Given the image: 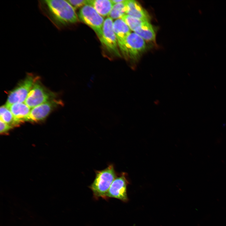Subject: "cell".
Returning a JSON list of instances; mask_svg holds the SVG:
<instances>
[{"instance_id":"cell-1","label":"cell","mask_w":226,"mask_h":226,"mask_svg":"<svg viewBox=\"0 0 226 226\" xmlns=\"http://www.w3.org/2000/svg\"><path fill=\"white\" fill-rule=\"evenodd\" d=\"M38 6L43 14L59 30L78 21L75 9L67 0H40Z\"/></svg>"},{"instance_id":"cell-2","label":"cell","mask_w":226,"mask_h":226,"mask_svg":"<svg viewBox=\"0 0 226 226\" xmlns=\"http://www.w3.org/2000/svg\"><path fill=\"white\" fill-rule=\"evenodd\" d=\"M95 178L89 186L94 199L101 198L107 200L106 194L112 183L117 177L114 165L110 164L105 169L95 171Z\"/></svg>"},{"instance_id":"cell-3","label":"cell","mask_w":226,"mask_h":226,"mask_svg":"<svg viewBox=\"0 0 226 226\" xmlns=\"http://www.w3.org/2000/svg\"><path fill=\"white\" fill-rule=\"evenodd\" d=\"M78 17L80 21L94 31L100 39L102 35L105 21L103 17L92 6L89 4L85 5L81 8Z\"/></svg>"},{"instance_id":"cell-4","label":"cell","mask_w":226,"mask_h":226,"mask_svg":"<svg viewBox=\"0 0 226 226\" xmlns=\"http://www.w3.org/2000/svg\"><path fill=\"white\" fill-rule=\"evenodd\" d=\"M144 40L135 32L131 33L126 38L120 50L126 58L136 60L146 49Z\"/></svg>"},{"instance_id":"cell-5","label":"cell","mask_w":226,"mask_h":226,"mask_svg":"<svg viewBox=\"0 0 226 226\" xmlns=\"http://www.w3.org/2000/svg\"><path fill=\"white\" fill-rule=\"evenodd\" d=\"M55 94L46 88L37 78L29 92L24 103L30 108L52 100Z\"/></svg>"},{"instance_id":"cell-6","label":"cell","mask_w":226,"mask_h":226,"mask_svg":"<svg viewBox=\"0 0 226 226\" xmlns=\"http://www.w3.org/2000/svg\"><path fill=\"white\" fill-rule=\"evenodd\" d=\"M37 78L33 74H28L25 78L10 92L5 105L24 102Z\"/></svg>"},{"instance_id":"cell-7","label":"cell","mask_w":226,"mask_h":226,"mask_svg":"<svg viewBox=\"0 0 226 226\" xmlns=\"http://www.w3.org/2000/svg\"><path fill=\"white\" fill-rule=\"evenodd\" d=\"M112 19L109 17L105 20L102 28V34L100 40L106 50L110 53L117 57L121 54L116 36L113 28Z\"/></svg>"},{"instance_id":"cell-8","label":"cell","mask_w":226,"mask_h":226,"mask_svg":"<svg viewBox=\"0 0 226 226\" xmlns=\"http://www.w3.org/2000/svg\"><path fill=\"white\" fill-rule=\"evenodd\" d=\"M129 184L126 174H120L112 183L106 194L107 200L110 198H116L123 202L128 201L127 187Z\"/></svg>"},{"instance_id":"cell-9","label":"cell","mask_w":226,"mask_h":226,"mask_svg":"<svg viewBox=\"0 0 226 226\" xmlns=\"http://www.w3.org/2000/svg\"><path fill=\"white\" fill-rule=\"evenodd\" d=\"M62 104L61 101L53 99L32 108L30 115V121L35 122L43 120L53 109Z\"/></svg>"},{"instance_id":"cell-10","label":"cell","mask_w":226,"mask_h":226,"mask_svg":"<svg viewBox=\"0 0 226 226\" xmlns=\"http://www.w3.org/2000/svg\"><path fill=\"white\" fill-rule=\"evenodd\" d=\"M6 106L11 111L15 120L19 123L30 121L31 110L24 102L14 103Z\"/></svg>"},{"instance_id":"cell-11","label":"cell","mask_w":226,"mask_h":226,"mask_svg":"<svg viewBox=\"0 0 226 226\" xmlns=\"http://www.w3.org/2000/svg\"><path fill=\"white\" fill-rule=\"evenodd\" d=\"M126 14L140 19L148 21L149 15L137 2L134 0L125 1Z\"/></svg>"},{"instance_id":"cell-12","label":"cell","mask_w":226,"mask_h":226,"mask_svg":"<svg viewBox=\"0 0 226 226\" xmlns=\"http://www.w3.org/2000/svg\"><path fill=\"white\" fill-rule=\"evenodd\" d=\"M113 28L118 47L121 50L124 45L126 38L131 33V30L121 19H117L114 21Z\"/></svg>"},{"instance_id":"cell-13","label":"cell","mask_w":226,"mask_h":226,"mask_svg":"<svg viewBox=\"0 0 226 226\" xmlns=\"http://www.w3.org/2000/svg\"><path fill=\"white\" fill-rule=\"evenodd\" d=\"M87 4L92 6L102 16L109 15L113 4L111 0H88Z\"/></svg>"},{"instance_id":"cell-14","label":"cell","mask_w":226,"mask_h":226,"mask_svg":"<svg viewBox=\"0 0 226 226\" xmlns=\"http://www.w3.org/2000/svg\"><path fill=\"white\" fill-rule=\"evenodd\" d=\"M143 40L148 41H154L155 34L153 27L148 21H145L134 32Z\"/></svg>"},{"instance_id":"cell-15","label":"cell","mask_w":226,"mask_h":226,"mask_svg":"<svg viewBox=\"0 0 226 226\" xmlns=\"http://www.w3.org/2000/svg\"><path fill=\"white\" fill-rule=\"evenodd\" d=\"M0 120L13 127L18 126L20 123L14 118L13 114L5 105L0 108Z\"/></svg>"},{"instance_id":"cell-16","label":"cell","mask_w":226,"mask_h":226,"mask_svg":"<svg viewBox=\"0 0 226 226\" xmlns=\"http://www.w3.org/2000/svg\"><path fill=\"white\" fill-rule=\"evenodd\" d=\"M125 1L113 5L109 16L112 19H121L126 14Z\"/></svg>"},{"instance_id":"cell-17","label":"cell","mask_w":226,"mask_h":226,"mask_svg":"<svg viewBox=\"0 0 226 226\" xmlns=\"http://www.w3.org/2000/svg\"><path fill=\"white\" fill-rule=\"evenodd\" d=\"M127 24L131 30L134 32L146 21L138 19L127 15H124L121 18Z\"/></svg>"},{"instance_id":"cell-18","label":"cell","mask_w":226,"mask_h":226,"mask_svg":"<svg viewBox=\"0 0 226 226\" xmlns=\"http://www.w3.org/2000/svg\"><path fill=\"white\" fill-rule=\"evenodd\" d=\"M67 1L75 10L87 4L88 0H69Z\"/></svg>"},{"instance_id":"cell-19","label":"cell","mask_w":226,"mask_h":226,"mask_svg":"<svg viewBox=\"0 0 226 226\" xmlns=\"http://www.w3.org/2000/svg\"><path fill=\"white\" fill-rule=\"evenodd\" d=\"M0 133L1 134L5 133L13 128L12 126L1 120H0Z\"/></svg>"},{"instance_id":"cell-20","label":"cell","mask_w":226,"mask_h":226,"mask_svg":"<svg viewBox=\"0 0 226 226\" xmlns=\"http://www.w3.org/2000/svg\"><path fill=\"white\" fill-rule=\"evenodd\" d=\"M125 0H111L113 4L114 5L115 4L121 3L124 2Z\"/></svg>"}]
</instances>
